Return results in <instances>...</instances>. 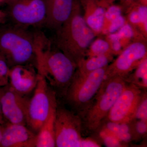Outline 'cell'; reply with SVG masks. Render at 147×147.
<instances>
[{
    "label": "cell",
    "mask_w": 147,
    "mask_h": 147,
    "mask_svg": "<svg viewBox=\"0 0 147 147\" xmlns=\"http://www.w3.org/2000/svg\"><path fill=\"white\" fill-rule=\"evenodd\" d=\"M127 85L125 79L114 77L104 80L100 89L81 118L89 130L99 128Z\"/></svg>",
    "instance_id": "4"
},
{
    "label": "cell",
    "mask_w": 147,
    "mask_h": 147,
    "mask_svg": "<svg viewBox=\"0 0 147 147\" xmlns=\"http://www.w3.org/2000/svg\"><path fill=\"white\" fill-rule=\"evenodd\" d=\"M38 74L37 84L29 100L26 120V126L36 134L57 106L56 92L43 76Z\"/></svg>",
    "instance_id": "6"
},
{
    "label": "cell",
    "mask_w": 147,
    "mask_h": 147,
    "mask_svg": "<svg viewBox=\"0 0 147 147\" xmlns=\"http://www.w3.org/2000/svg\"><path fill=\"white\" fill-rule=\"evenodd\" d=\"M8 13L13 24L28 28L45 26L46 7L44 0H9Z\"/></svg>",
    "instance_id": "8"
},
{
    "label": "cell",
    "mask_w": 147,
    "mask_h": 147,
    "mask_svg": "<svg viewBox=\"0 0 147 147\" xmlns=\"http://www.w3.org/2000/svg\"><path fill=\"white\" fill-rule=\"evenodd\" d=\"M38 80L37 71L32 64L12 67L9 74V84L20 93L26 96L35 88Z\"/></svg>",
    "instance_id": "13"
},
{
    "label": "cell",
    "mask_w": 147,
    "mask_h": 147,
    "mask_svg": "<svg viewBox=\"0 0 147 147\" xmlns=\"http://www.w3.org/2000/svg\"><path fill=\"white\" fill-rule=\"evenodd\" d=\"M37 33L28 28L13 24L0 30V54L5 57L10 68L20 65L36 64Z\"/></svg>",
    "instance_id": "3"
},
{
    "label": "cell",
    "mask_w": 147,
    "mask_h": 147,
    "mask_svg": "<svg viewBox=\"0 0 147 147\" xmlns=\"http://www.w3.org/2000/svg\"><path fill=\"white\" fill-rule=\"evenodd\" d=\"M7 84H6L4 82H3L1 79H0V87L3 86H5Z\"/></svg>",
    "instance_id": "33"
},
{
    "label": "cell",
    "mask_w": 147,
    "mask_h": 147,
    "mask_svg": "<svg viewBox=\"0 0 147 147\" xmlns=\"http://www.w3.org/2000/svg\"><path fill=\"white\" fill-rule=\"evenodd\" d=\"M10 67L5 57L0 54V79L6 83H9V74Z\"/></svg>",
    "instance_id": "25"
},
{
    "label": "cell",
    "mask_w": 147,
    "mask_h": 147,
    "mask_svg": "<svg viewBox=\"0 0 147 147\" xmlns=\"http://www.w3.org/2000/svg\"><path fill=\"white\" fill-rule=\"evenodd\" d=\"M99 132V137L105 146L108 147L122 146V142L115 134L103 128L101 129Z\"/></svg>",
    "instance_id": "22"
},
{
    "label": "cell",
    "mask_w": 147,
    "mask_h": 147,
    "mask_svg": "<svg viewBox=\"0 0 147 147\" xmlns=\"http://www.w3.org/2000/svg\"><path fill=\"white\" fill-rule=\"evenodd\" d=\"M117 0H96L98 4L106 9L110 5L113 4Z\"/></svg>",
    "instance_id": "28"
},
{
    "label": "cell",
    "mask_w": 147,
    "mask_h": 147,
    "mask_svg": "<svg viewBox=\"0 0 147 147\" xmlns=\"http://www.w3.org/2000/svg\"><path fill=\"white\" fill-rule=\"evenodd\" d=\"M74 0H44L46 7L45 26L57 30L68 18Z\"/></svg>",
    "instance_id": "14"
},
{
    "label": "cell",
    "mask_w": 147,
    "mask_h": 147,
    "mask_svg": "<svg viewBox=\"0 0 147 147\" xmlns=\"http://www.w3.org/2000/svg\"><path fill=\"white\" fill-rule=\"evenodd\" d=\"M107 67L86 74H81L76 70L65 97L81 117L104 82Z\"/></svg>",
    "instance_id": "5"
},
{
    "label": "cell",
    "mask_w": 147,
    "mask_h": 147,
    "mask_svg": "<svg viewBox=\"0 0 147 147\" xmlns=\"http://www.w3.org/2000/svg\"><path fill=\"white\" fill-rule=\"evenodd\" d=\"M56 31L54 43L76 65L86 58L88 49L96 37L83 17L79 2L74 0L68 18Z\"/></svg>",
    "instance_id": "2"
},
{
    "label": "cell",
    "mask_w": 147,
    "mask_h": 147,
    "mask_svg": "<svg viewBox=\"0 0 147 147\" xmlns=\"http://www.w3.org/2000/svg\"><path fill=\"white\" fill-rule=\"evenodd\" d=\"M127 21L147 38V6L137 2L127 10Z\"/></svg>",
    "instance_id": "17"
},
{
    "label": "cell",
    "mask_w": 147,
    "mask_h": 147,
    "mask_svg": "<svg viewBox=\"0 0 147 147\" xmlns=\"http://www.w3.org/2000/svg\"><path fill=\"white\" fill-rule=\"evenodd\" d=\"M106 54L113 55L107 40L105 38L99 36L97 39L94 40L90 45L87 51L86 57Z\"/></svg>",
    "instance_id": "21"
},
{
    "label": "cell",
    "mask_w": 147,
    "mask_h": 147,
    "mask_svg": "<svg viewBox=\"0 0 147 147\" xmlns=\"http://www.w3.org/2000/svg\"><path fill=\"white\" fill-rule=\"evenodd\" d=\"M143 94L139 87L127 84L108 113L106 117L108 120L118 123L131 121Z\"/></svg>",
    "instance_id": "11"
},
{
    "label": "cell",
    "mask_w": 147,
    "mask_h": 147,
    "mask_svg": "<svg viewBox=\"0 0 147 147\" xmlns=\"http://www.w3.org/2000/svg\"><path fill=\"white\" fill-rule=\"evenodd\" d=\"M133 120L147 121V97L146 93L142 95V99L131 121Z\"/></svg>",
    "instance_id": "23"
},
{
    "label": "cell",
    "mask_w": 147,
    "mask_h": 147,
    "mask_svg": "<svg viewBox=\"0 0 147 147\" xmlns=\"http://www.w3.org/2000/svg\"><path fill=\"white\" fill-rule=\"evenodd\" d=\"M101 146L93 139H84L81 141L80 147H99Z\"/></svg>",
    "instance_id": "26"
},
{
    "label": "cell",
    "mask_w": 147,
    "mask_h": 147,
    "mask_svg": "<svg viewBox=\"0 0 147 147\" xmlns=\"http://www.w3.org/2000/svg\"><path fill=\"white\" fill-rule=\"evenodd\" d=\"M7 122L3 115L1 109V105H0V125H4Z\"/></svg>",
    "instance_id": "30"
},
{
    "label": "cell",
    "mask_w": 147,
    "mask_h": 147,
    "mask_svg": "<svg viewBox=\"0 0 147 147\" xmlns=\"http://www.w3.org/2000/svg\"><path fill=\"white\" fill-rule=\"evenodd\" d=\"M134 139L142 137L146 134L147 121L133 120L130 121Z\"/></svg>",
    "instance_id": "24"
},
{
    "label": "cell",
    "mask_w": 147,
    "mask_h": 147,
    "mask_svg": "<svg viewBox=\"0 0 147 147\" xmlns=\"http://www.w3.org/2000/svg\"><path fill=\"white\" fill-rule=\"evenodd\" d=\"M30 99L20 94L9 84L0 87V105L3 115L10 123L26 125Z\"/></svg>",
    "instance_id": "10"
},
{
    "label": "cell",
    "mask_w": 147,
    "mask_h": 147,
    "mask_svg": "<svg viewBox=\"0 0 147 147\" xmlns=\"http://www.w3.org/2000/svg\"><path fill=\"white\" fill-rule=\"evenodd\" d=\"M137 2L142 5L147 6V0H137Z\"/></svg>",
    "instance_id": "31"
},
{
    "label": "cell",
    "mask_w": 147,
    "mask_h": 147,
    "mask_svg": "<svg viewBox=\"0 0 147 147\" xmlns=\"http://www.w3.org/2000/svg\"><path fill=\"white\" fill-rule=\"evenodd\" d=\"M9 0H0V5L4 3H7Z\"/></svg>",
    "instance_id": "34"
},
{
    "label": "cell",
    "mask_w": 147,
    "mask_h": 147,
    "mask_svg": "<svg viewBox=\"0 0 147 147\" xmlns=\"http://www.w3.org/2000/svg\"><path fill=\"white\" fill-rule=\"evenodd\" d=\"M80 3L87 25L96 36H101L105 9L100 6L96 0H80Z\"/></svg>",
    "instance_id": "15"
},
{
    "label": "cell",
    "mask_w": 147,
    "mask_h": 147,
    "mask_svg": "<svg viewBox=\"0 0 147 147\" xmlns=\"http://www.w3.org/2000/svg\"><path fill=\"white\" fill-rule=\"evenodd\" d=\"M134 72L129 74L125 79L127 83L133 84L140 88H147V57L134 69Z\"/></svg>",
    "instance_id": "20"
},
{
    "label": "cell",
    "mask_w": 147,
    "mask_h": 147,
    "mask_svg": "<svg viewBox=\"0 0 147 147\" xmlns=\"http://www.w3.org/2000/svg\"><path fill=\"white\" fill-rule=\"evenodd\" d=\"M114 55L106 54L86 57L77 65L76 71L81 74H86L108 66L113 61Z\"/></svg>",
    "instance_id": "19"
},
{
    "label": "cell",
    "mask_w": 147,
    "mask_h": 147,
    "mask_svg": "<svg viewBox=\"0 0 147 147\" xmlns=\"http://www.w3.org/2000/svg\"><path fill=\"white\" fill-rule=\"evenodd\" d=\"M3 125L0 147H36L37 134L26 125L8 122Z\"/></svg>",
    "instance_id": "12"
},
{
    "label": "cell",
    "mask_w": 147,
    "mask_h": 147,
    "mask_svg": "<svg viewBox=\"0 0 147 147\" xmlns=\"http://www.w3.org/2000/svg\"><path fill=\"white\" fill-rule=\"evenodd\" d=\"M82 124L78 114L57 106L55 121L56 147H80L83 139Z\"/></svg>",
    "instance_id": "7"
},
{
    "label": "cell",
    "mask_w": 147,
    "mask_h": 147,
    "mask_svg": "<svg viewBox=\"0 0 147 147\" xmlns=\"http://www.w3.org/2000/svg\"><path fill=\"white\" fill-rule=\"evenodd\" d=\"M4 125H0V142L1 140L2 137V134L3 130Z\"/></svg>",
    "instance_id": "32"
},
{
    "label": "cell",
    "mask_w": 147,
    "mask_h": 147,
    "mask_svg": "<svg viewBox=\"0 0 147 147\" xmlns=\"http://www.w3.org/2000/svg\"><path fill=\"white\" fill-rule=\"evenodd\" d=\"M7 17V14L3 11L0 10V23L5 22Z\"/></svg>",
    "instance_id": "29"
},
{
    "label": "cell",
    "mask_w": 147,
    "mask_h": 147,
    "mask_svg": "<svg viewBox=\"0 0 147 147\" xmlns=\"http://www.w3.org/2000/svg\"><path fill=\"white\" fill-rule=\"evenodd\" d=\"M38 73L45 78L56 94L65 96L77 65L64 53L52 46L50 40L37 33L36 45Z\"/></svg>",
    "instance_id": "1"
},
{
    "label": "cell",
    "mask_w": 147,
    "mask_h": 147,
    "mask_svg": "<svg viewBox=\"0 0 147 147\" xmlns=\"http://www.w3.org/2000/svg\"><path fill=\"white\" fill-rule=\"evenodd\" d=\"M147 40H137L124 48L107 67L105 80L121 77L125 79L147 57Z\"/></svg>",
    "instance_id": "9"
},
{
    "label": "cell",
    "mask_w": 147,
    "mask_h": 147,
    "mask_svg": "<svg viewBox=\"0 0 147 147\" xmlns=\"http://www.w3.org/2000/svg\"><path fill=\"white\" fill-rule=\"evenodd\" d=\"M56 110L51 113L37 134L36 147H56L55 127Z\"/></svg>",
    "instance_id": "18"
},
{
    "label": "cell",
    "mask_w": 147,
    "mask_h": 147,
    "mask_svg": "<svg viewBox=\"0 0 147 147\" xmlns=\"http://www.w3.org/2000/svg\"><path fill=\"white\" fill-rule=\"evenodd\" d=\"M120 5L123 11L126 12L127 10L132 5L137 2V0H120Z\"/></svg>",
    "instance_id": "27"
},
{
    "label": "cell",
    "mask_w": 147,
    "mask_h": 147,
    "mask_svg": "<svg viewBox=\"0 0 147 147\" xmlns=\"http://www.w3.org/2000/svg\"><path fill=\"white\" fill-rule=\"evenodd\" d=\"M123 12L120 5L113 4L105 9L101 36L115 32L125 24L126 18Z\"/></svg>",
    "instance_id": "16"
}]
</instances>
